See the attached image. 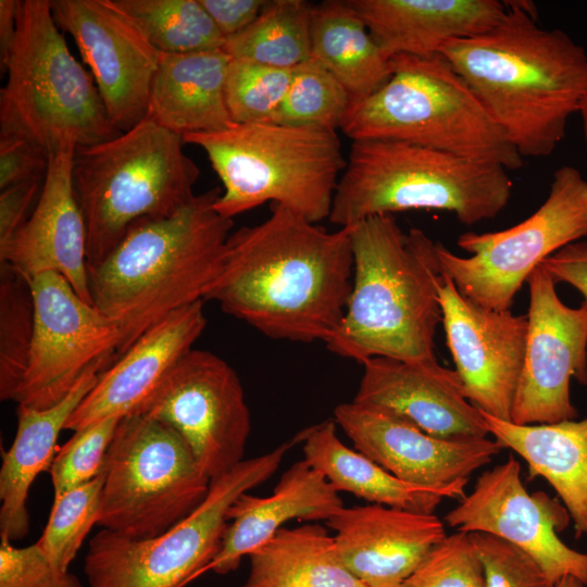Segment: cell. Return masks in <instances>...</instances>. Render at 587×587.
<instances>
[{
  "label": "cell",
  "mask_w": 587,
  "mask_h": 587,
  "mask_svg": "<svg viewBox=\"0 0 587 587\" xmlns=\"http://www.w3.org/2000/svg\"><path fill=\"white\" fill-rule=\"evenodd\" d=\"M350 228L327 232L274 204L271 215L230 233L204 301L272 339L326 344L350 298Z\"/></svg>",
  "instance_id": "1"
},
{
  "label": "cell",
  "mask_w": 587,
  "mask_h": 587,
  "mask_svg": "<svg viewBox=\"0 0 587 587\" xmlns=\"http://www.w3.org/2000/svg\"><path fill=\"white\" fill-rule=\"evenodd\" d=\"M488 32L447 42L441 53L524 158L550 155L587 92V53L546 29L516 1Z\"/></svg>",
  "instance_id": "2"
},
{
  "label": "cell",
  "mask_w": 587,
  "mask_h": 587,
  "mask_svg": "<svg viewBox=\"0 0 587 587\" xmlns=\"http://www.w3.org/2000/svg\"><path fill=\"white\" fill-rule=\"evenodd\" d=\"M349 228L352 288L327 349L359 363L377 357L438 362L442 270L437 242L420 228L404 233L395 214L371 216Z\"/></svg>",
  "instance_id": "3"
},
{
  "label": "cell",
  "mask_w": 587,
  "mask_h": 587,
  "mask_svg": "<svg viewBox=\"0 0 587 587\" xmlns=\"http://www.w3.org/2000/svg\"><path fill=\"white\" fill-rule=\"evenodd\" d=\"M221 193L211 188L167 217L138 224L87 266L91 304L120 330L117 358L175 310L204 301L233 227L214 209Z\"/></svg>",
  "instance_id": "4"
},
{
  "label": "cell",
  "mask_w": 587,
  "mask_h": 587,
  "mask_svg": "<svg viewBox=\"0 0 587 587\" xmlns=\"http://www.w3.org/2000/svg\"><path fill=\"white\" fill-rule=\"evenodd\" d=\"M182 136L150 116L105 141L77 146L72 185L87 232V266L140 223L167 217L195 193L200 168Z\"/></svg>",
  "instance_id": "5"
},
{
  "label": "cell",
  "mask_w": 587,
  "mask_h": 587,
  "mask_svg": "<svg viewBox=\"0 0 587 587\" xmlns=\"http://www.w3.org/2000/svg\"><path fill=\"white\" fill-rule=\"evenodd\" d=\"M512 187L508 170L496 163L401 141L355 140L328 220L347 227L375 215L432 209L470 226L496 217Z\"/></svg>",
  "instance_id": "6"
},
{
  "label": "cell",
  "mask_w": 587,
  "mask_h": 587,
  "mask_svg": "<svg viewBox=\"0 0 587 587\" xmlns=\"http://www.w3.org/2000/svg\"><path fill=\"white\" fill-rule=\"evenodd\" d=\"M389 61L390 78L351 102L340 126L348 138L417 145L508 171L523 166V158L441 53L400 54Z\"/></svg>",
  "instance_id": "7"
},
{
  "label": "cell",
  "mask_w": 587,
  "mask_h": 587,
  "mask_svg": "<svg viewBox=\"0 0 587 587\" xmlns=\"http://www.w3.org/2000/svg\"><path fill=\"white\" fill-rule=\"evenodd\" d=\"M200 147L223 190L215 211L233 220L267 201L312 223L328 218L346 168L336 130L277 123L234 124L183 137Z\"/></svg>",
  "instance_id": "8"
},
{
  "label": "cell",
  "mask_w": 587,
  "mask_h": 587,
  "mask_svg": "<svg viewBox=\"0 0 587 587\" xmlns=\"http://www.w3.org/2000/svg\"><path fill=\"white\" fill-rule=\"evenodd\" d=\"M0 134L25 137L48 153L64 142L90 146L120 132L92 75L71 53L50 0H22L13 42L1 59Z\"/></svg>",
  "instance_id": "9"
},
{
  "label": "cell",
  "mask_w": 587,
  "mask_h": 587,
  "mask_svg": "<svg viewBox=\"0 0 587 587\" xmlns=\"http://www.w3.org/2000/svg\"><path fill=\"white\" fill-rule=\"evenodd\" d=\"M103 471L97 525L133 539L157 537L185 520L211 485L184 439L140 413L121 419Z\"/></svg>",
  "instance_id": "10"
},
{
  "label": "cell",
  "mask_w": 587,
  "mask_h": 587,
  "mask_svg": "<svg viewBox=\"0 0 587 587\" xmlns=\"http://www.w3.org/2000/svg\"><path fill=\"white\" fill-rule=\"evenodd\" d=\"M292 444L243 460L211 480L204 501L157 537L133 539L102 528L90 539L85 557L87 587H182L208 570L220 551L230 505L268 479Z\"/></svg>",
  "instance_id": "11"
},
{
  "label": "cell",
  "mask_w": 587,
  "mask_h": 587,
  "mask_svg": "<svg viewBox=\"0 0 587 587\" xmlns=\"http://www.w3.org/2000/svg\"><path fill=\"white\" fill-rule=\"evenodd\" d=\"M587 237V179L564 165L552 177L544 203L526 220L499 232H467L458 246L471 257H459L437 242L442 273L476 304L510 310L532 272L563 247Z\"/></svg>",
  "instance_id": "12"
},
{
  "label": "cell",
  "mask_w": 587,
  "mask_h": 587,
  "mask_svg": "<svg viewBox=\"0 0 587 587\" xmlns=\"http://www.w3.org/2000/svg\"><path fill=\"white\" fill-rule=\"evenodd\" d=\"M172 427L211 479L242 462L250 411L235 370L215 353L190 349L135 412Z\"/></svg>",
  "instance_id": "13"
},
{
  "label": "cell",
  "mask_w": 587,
  "mask_h": 587,
  "mask_svg": "<svg viewBox=\"0 0 587 587\" xmlns=\"http://www.w3.org/2000/svg\"><path fill=\"white\" fill-rule=\"evenodd\" d=\"M30 286L34 337L12 401L46 409L63 400L90 367L99 363L110 366L117 359L121 334L60 274L36 275Z\"/></svg>",
  "instance_id": "14"
},
{
  "label": "cell",
  "mask_w": 587,
  "mask_h": 587,
  "mask_svg": "<svg viewBox=\"0 0 587 587\" xmlns=\"http://www.w3.org/2000/svg\"><path fill=\"white\" fill-rule=\"evenodd\" d=\"M529 307L524 364L511 422L551 424L574 420L570 382L587 385V302L564 304L540 263L527 278Z\"/></svg>",
  "instance_id": "15"
},
{
  "label": "cell",
  "mask_w": 587,
  "mask_h": 587,
  "mask_svg": "<svg viewBox=\"0 0 587 587\" xmlns=\"http://www.w3.org/2000/svg\"><path fill=\"white\" fill-rule=\"evenodd\" d=\"M51 10L89 66L113 126L126 132L142 121L163 53L113 0H53Z\"/></svg>",
  "instance_id": "16"
},
{
  "label": "cell",
  "mask_w": 587,
  "mask_h": 587,
  "mask_svg": "<svg viewBox=\"0 0 587 587\" xmlns=\"http://www.w3.org/2000/svg\"><path fill=\"white\" fill-rule=\"evenodd\" d=\"M569 515L545 494L527 492L520 463L509 455L479 475L445 521L457 532L486 533L517 546L538 562L554 586L565 576L587 585V553L570 548L557 534L567 525Z\"/></svg>",
  "instance_id": "17"
},
{
  "label": "cell",
  "mask_w": 587,
  "mask_h": 587,
  "mask_svg": "<svg viewBox=\"0 0 587 587\" xmlns=\"http://www.w3.org/2000/svg\"><path fill=\"white\" fill-rule=\"evenodd\" d=\"M439 303L464 397L478 410L511 421L524 364L527 316L476 304L445 273Z\"/></svg>",
  "instance_id": "18"
},
{
  "label": "cell",
  "mask_w": 587,
  "mask_h": 587,
  "mask_svg": "<svg viewBox=\"0 0 587 587\" xmlns=\"http://www.w3.org/2000/svg\"><path fill=\"white\" fill-rule=\"evenodd\" d=\"M335 422L363 453L397 478L463 498L470 476L503 446L487 437L441 439L354 401L337 405Z\"/></svg>",
  "instance_id": "19"
},
{
  "label": "cell",
  "mask_w": 587,
  "mask_h": 587,
  "mask_svg": "<svg viewBox=\"0 0 587 587\" xmlns=\"http://www.w3.org/2000/svg\"><path fill=\"white\" fill-rule=\"evenodd\" d=\"M74 142L49 153L43 186L24 225L0 245V263L28 279L53 272L91 303L88 289L87 232L72 185Z\"/></svg>",
  "instance_id": "20"
},
{
  "label": "cell",
  "mask_w": 587,
  "mask_h": 587,
  "mask_svg": "<svg viewBox=\"0 0 587 587\" xmlns=\"http://www.w3.org/2000/svg\"><path fill=\"white\" fill-rule=\"evenodd\" d=\"M352 401L403 420L441 439L487 437L480 411L463 395L455 372L436 363L372 358Z\"/></svg>",
  "instance_id": "21"
},
{
  "label": "cell",
  "mask_w": 587,
  "mask_h": 587,
  "mask_svg": "<svg viewBox=\"0 0 587 587\" xmlns=\"http://www.w3.org/2000/svg\"><path fill=\"white\" fill-rule=\"evenodd\" d=\"M326 525L335 530L346 569L365 587H403L446 536L434 513L370 503L342 508Z\"/></svg>",
  "instance_id": "22"
},
{
  "label": "cell",
  "mask_w": 587,
  "mask_h": 587,
  "mask_svg": "<svg viewBox=\"0 0 587 587\" xmlns=\"http://www.w3.org/2000/svg\"><path fill=\"white\" fill-rule=\"evenodd\" d=\"M203 302L175 310L146 330L100 374L65 429L76 432L135 413L205 329Z\"/></svg>",
  "instance_id": "23"
},
{
  "label": "cell",
  "mask_w": 587,
  "mask_h": 587,
  "mask_svg": "<svg viewBox=\"0 0 587 587\" xmlns=\"http://www.w3.org/2000/svg\"><path fill=\"white\" fill-rule=\"evenodd\" d=\"M387 59L439 53L449 41L495 27L507 14L498 0H348Z\"/></svg>",
  "instance_id": "24"
},
{
  "label": "cell",
  "mask_w": 587,
  "mask_h": 587,
  "mask_svg": "<svg viewBox=\"0 0 587 587\" xmlns=\"http://www.w3.org/2000/svg\"><path fill=\"white\" fill-rule=\"evenodd\" d=\"M338 491L305 460L280 476L272 495H240L227 512L228 525L220 551L208 566L216 574L235 571L243 557L268 540L283 525L299 521H328L344 508Z\"/></svg>",
  "instance_id": "25"
},
{
  "label": "cell",
  "mask_w": 587,
  "mask_h": 587,
  "mask_svg": "<svg viewBox=\"0 0 587 587\" xmlns=\"http://www.w3.org/2000/svg\"><path fill=\"white\" fill-rule=\"evenodd\" d=\"M105 363L90 367L72 391L57 404L36 409L17 407V429L0 470V537L12 542L24 538L30 526L26 507L29 489L48 471L57 452L60 433L83 399L95 387Z\"/></svg>",
  "instance_id": "26"
},
{
  "label": "cell",
  "mask_w": 587,
  "mask_h": 587,
  "mask_svg": "<svg viewBox=\"0 0 587 587\" xmlns=\"http://www.w3.org/2000/svg\"><path fill=\"white\" fill-rule=\"evenodd\" d=\"M230 60L224 49L163 53L147 115L182 137L233 126L225 96Z\"/></svg>",
  "instance_id": "27"
},
{
  "label": "cell",
  "mask_w": 587,
  "mask_h": 587,
  "mask_svg": "<svg viewBox=\"0 0 587 587\" xmlns=\"http://www.w3.org/2000/svg\"><path fill=\"white\" fill-rule=\"evenodd\" d=\"M480 413L488 434L525 460L529 477H544L557 491L576 538L587 535V417L519 425Z\"/></svg>",
  "instance_id": "28"
},
{
  "label": "cell",
  "mask_w": 587,
  "mask_h": 587,
  "mask_svg": "<svg viewBox=\"0 0 587 587\" xmlns=\"http://www.w3.org/2000/svg\"><path fill=\"white\" fill-rule=\"evenodd\" d=\"M304 459L339 492L348 491L370 503L420 513H434L445 491L405 483L373 460L348 448L336 434V422L328 420L303 430Z\"/></svg>",
  "instance_id": "29"
},
{
  "label": "cell",
  "mask_w": 587,
  "mask_h": 587,
  "mask_svg": "<svg viewBox=\"0 0 587 587\" xmlns=\"http://www.w3.org/2000/svg\"><path fill=\"white\" fill-rule=\"evenodd\" d=\"M311 58L340 82L352 101L374 93L392 74L389 59L348 0L313 4Z\"/></svg>",
  "instance_id": "30"
},
{
  "label": "cell",
  "mask_w": 587,
  "mask_h": 587,
  "mask_svg": "<svg viewBox=\"0 0 587 587\" xmlns=\"http://www.w3.org/2000/svg\"><path fill=\"white\" fill-rule=\"evenodd\" d=\"M243 587H365L344 565L319 524L278 529L250 554Z\"/></svg>",
  "instance_id": "31"
},
{
  "label": "cell",
  "mask_w": 587,
  "mask_h": 587,
  "mask_svg": "<svg viewBox=\"0 0 587 587\" xmlns=\"http://www.w3.org/2000/svg\"><path fill=\"white\" fill-rule=\"evenodd\" d=\"M313 3L304 0L266 1L246 29L225 40L232 58L295 68L311 59Z\"/></svg>",
  "instance_id": "32"
},
{
  "label": "cell",
  "mask_w": 587,
  "mask_h": 587,
  "mask_svg": "<svg viewBox=\"0 0 587 587\" xmlns=\"http://www.w3.org/2000/svg\"><path fill=\"white\" fill-rule=\"evenodd\" d=\"M162 53L223 49L225 38L199 0H113Z\"/></svg>",
  "instance_id": "33"
},
{
  "label": "cell",
  "mask_w": 587,
  "mask_h": 587,
  "mask_svg": "<svg viewBox=\"0 0 587 587\" xmlns=\"http://www.w3.org/2000/svg\"><path fill=\"white\" fill-rule=\"evenodd\" d=\"M0 273V399L12 401L30 352L35 307L30 279L7 264Z\"/></svg>",
  "instance_id": "34"
},
{
  "label": "cell",
  "mask_w": 587,
  "mask_h": 587,
  "mask_svg": "<svg viewBox=\"0 0 587 587\" xmlns=\"http://www.w3.org/2000/svg\"><path fill=\"white\" fill-rule=\"evenodd\" d=\"M351 102L340 82L311 58L294 68L291 83L273 123L336 130Z\"/></svg>",
  "instance_id": "35"
},
{
  "label": "cell",
  "mask_w": 587,
  "mask_h": 587,
  "mask_svg": "<svg viewBox=\"0 0 587 587\" xmlns=\"http://www.w3.org/2000/svg\"><path fill=\"white\" fill-rule=\"evenodd\" d=\"M104 471L90 482L54 497L47 525L36 541L61 573H68L83 541L97 524Z\"/></svg>",
  "instance_id": "36"
},
{
  "label": "cell",
  "mask_w": 587,
  "mask_h": 587,
  "mask_svg": "<svg viewBox=\"0 0 587 587\" xmlns=\"http://www.w3.org/2000/svg\"><path fill=\"white\" fill-rule=\"evenodd\" d=\"M294 68H280L232 58L225 96L236 124L273 123L289 88Z\"/></svg>",
  "instance_id": "37"
},
{
  "label": "cell",
  "mask_w": 587,
  "mask_h": 587,
  "mask_svg": "<svg viewBox=\"0 0 587 587\" xmlns=\"http://www.w3.org/2000/svg\"><path fill=\"white\" fill-rule=\"evenodd\" d=\"M121 419L111 417L74 432L55 452L48 469L54 497L79 487L98 476Z\"/></svg>",
  "instance_id": "38"
},
{
  "label": "cell",
  "mask_w": 587,
  "mask_h": 587,
  "mask_svg": "<svg viewBox=\"0 0 587 587\" xmlns=\"http://www.w3.org/2000/svg\"><path fill=\"white\" fill-rule=\"evenodd\" d=\"M403 587H485L484 567L470 534L447 535L432 548Z\"/></svg>",
  "instance_id": "39"
},
{
  "label": "cell",
  "mask_w": 587,
  "mask_h": 587,
  "mask_svg": "<svg viewBox=\"0 0 587 587\" xmlns=\"http://www.w3.org/2000/svg\"><path fill=\"white\" fill-rule=\"evenodd\" d=\"M469 534L484 567L485 587H555L517 546L486 533Z\"/></svg>",
  "instance_id": "40"
},
{
  "label": "cell",
  "mask_w": 587,
  "mask_h": 587,
  "mask_svg": "<svg viewBox=\"0 0 587 587\" xmlns=\"http://www.w3.org/2000/svg\"><path fill=\"white\" fill-rule=\"evenodd\" d=\"M0 538V587H83L75 575L59 572L36 542L18 548Z\"/></svg>",
  "instance_id": "41"
},
{
  "label": "cell",
  "mask_w": 587,
  "mask_h": 587,
  "mask_svg": "<svg viewBox=\"0 0 587 587\" xmlns=\"http://www.w3.org/2000/svg\"><path fill=\"white\" fill-rule=\"evenodd\" d=\"M48 164L49 153L34 141L0 134V189L45 177Z\"/></svg>",
  "instance_id": "42"
},
{
  "label": "cell",
  "mask_w": 587,
  "mask_h": 587,
  "mask_svg": "<svg viewBox=\"0 0 587 587\" xmlns=\"http://www.w3.org/2000/svg\"><path fill=\"white\" fill-rule=\"evenodd\" d=\"M45 177L35 178L1 189L0 192V245L8 241L28 220L33 204L36 205Z\"/></svg>",
  "instance_id": "43"
},
{
  "label": "cell",
  "mask_w": 587,
  "mask_h": 587,
  "mask_svg": "<svg viewBox=\"0 0 587 587\" xmlns=\"http://www.w3.org/2000/svg\"><path fill=\"white\" fill-rule=\"evenodd\" d=\"M225 39L246 29L258 17L265 0H199Z\"/></svg>",
  "instance_id": "44"
},
{
  "label": "cell",
  "mask_w": 587,
  "mask_h": 587,
  "mask_svg": "<svg viewBox=\"0 0 587 587\" xmlns=\"http://www.w3.org/2000/svg\"><path fill=\"white\" fill-rule=\"evenodd\" d=\"M541 264L555 283L575 287L587 302V241L570 243L545 259Z\"/></svg>",
  "instance_id": "45"
},
{
  "label": "cell",
  "mask_w": 587,
  "mask_h": 587,
  "mask_svg": "<svg viewBox=\"0 0 587 587\" xmlns=\"http://www.w3.org/2000/svg\"><path fill=\"white\" fill-rule=\"evenodd\" d=\"M21 0H0V54L9 51L16 34Z\"/></svg>",
  "instance_id": "46"
},
{
  "label": "cell",
  "mask_w": 587,
  "mask_h": 587,
  "mask_svg": "<svg viewBox=\"0 0 587 587\" xmlns=\"http://www.w3.org/2000/svg\"><path fill=\"white\" fill-rule=\"evenodd\" d=\"M578 113L580 114L583 134L587 147V92L580 102Z\"/></svg>",
  "instance_id": "47"
},
{
  "label": "cell",
  "mask_w": 587,
  "mask_h": 587,
  "mask_svg": "<svg viewBox=\"0 0 587 587\" xmlns=\"http://www.w3.org/2000/svg\"><path fill=\"white\" fill-rule=\"evenodd\" d=\"M555 587H584V584L574 576H565Z\"/></svg>",
  "instance_id": "48"
}]
</instances>
